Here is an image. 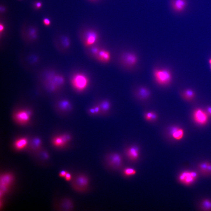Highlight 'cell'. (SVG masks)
<instances>
[{
	"instance_id": "obj_8",
	"label": "cell",
	"mask_w": 211,
	"mask_h": 211,
	"mask_svg": "<svg viewBox=\"0 0 211 211\" xmlns=\"http://www.w3.org/2000/svg\"><path fill=\"white\" fill-rule=\"evenodd\" d=\"M193 117L194 122L200 125H206L208 121V114L202 109L198 108L193 112Z\"/></svg>"
},
{
	"instance_id": "obj_32",
	"label": "cell",
	"mask_w": 211,
	"mask_h": 211,
	"mask_svg": "<svg viewBox=\"0 0 211 211\" xmlns=\"http://www.w3.org/2000/svg\"><path fill=\"white\" fill-rule=\"evenodd\" d=\"M211 175V164L209 162L207 170V175Z\"/></svg>"
},
{
	"instance_id": "obj_37",
	"label": "cell",
	"mask_w": 211,
	"mask_h": 211,
	"mask_svg": "<svg viewBox=\"0 0 211 211\" xmlns=\"http://www.w3.org/2000/svg\"><path fill=\"white\" fill-rule=\"evenodd\" d=\"M0 30L1 32L3 31L4 28V25L1 24L0 25Z\"/></svg>"
},
{
	"instance_id": "obj_29",
	"label": "cell",
	"mask_w": 211,
	"mask_h": 211,
	"mask_svg": "<svg viewBox=\"0 0 211 211\" xmlns=\"http://www.w3.org/2000/svg\"><path fill=\"white\" fill-rule=\"evenodd\" d=\"M64 178L65 180L67 181H71L72 178L71 174L70 173L67 172Z\"/></svg>"
},
{
	"instance_id": "obj_26",
	"label": "cell",
	"mask_w": 211,
	"mask_h": 211,
	"mask_svg": "<svg viewBox=\"0 0 211 211\" xmlns=\"http://www.w3.org/2000/svg\"><path fill=\"white\" fill-rule=\"evenodd\" d=\"M154 111H149L146 112L144 114V118L147 121H152Z\"/></svg>"
},
{
	"instance_id": "obj_30",
	"label": "cell",
	"mask_w": 211,
	"mask_h": 211,
	"mask_svg": "<svg viewBox=\"0 0 211 211\" xmlns=\"http://www.w3.org/2000/svg\"><path fill=\"white\" fill-rule=\"evenodd\" d=\"M88 113L91 115H96V112L93 107L90 108L88 110Z\"/></svg>"
},
{
	"instance_id": "obj_2",
	"label": "cell",
	"mask_w": 211,
	"mask_h": 211,
	"mask_svg": "<svg viewBox=\"0 0 211 211\" xmlns=\"http://www.w3.org/2000/svg\"><path fill=\"white\" fill-rule=\"evenodd\" d=\"M89 183L88 177L83 173H79L74 175L71 180V185L75 191L81 193L86 192Z\"/></svg>"
},
{
	"instance_id": "obj_6",
	"label": "cell",
	"mask_w": 211,
	"mask_h": 211,
	"mask_svg": "<svg viewBox=\"0 0 211 211\" xmlns=\"http://www.w3.org/2000/svg\"><path fill=\"white\" fill-rule=\"evenodd\" d=\"M106 162L110 168L114 170L120 169L122 164V159L121 155L116 153L108 154L105 157Z\"/></svg>"
},
{
	"instance_id": "obj_5",
	"label": "cell",
	"mask_w": 211,
	"mask_h": 211,
	"mask_svg": "<svg viewBox=\"0 0 211 211\" xmlns=\"http://www.w3.org/2000/svg\"><path fill=\"white\" fill-rule=\"evenodd\" d=\"M82 42L85 47H89L98 41L99 36L98 33L93 29H89L84 32L82 37Z\"/></svg>"
},
{
	"instance_id": "obj_28",
	"label": "cell",
	"mask_w": 211,
	"mask_h": 211,
	"mask_svg": "<svg viewBox=\"0 0 211 211\" xmlns=\"http://www.w3.org/2000/svg\"><path fill=\"white\" fill-rule=\"evenodd\" d=\"M33 146L37 148L40 146V140L38 139H36L34 140Z\"/></svg>"
},
{
	"instance_id": "obj_16",
	"label": "cell",
	"mask_w": 211,
	"mask_h": 211,
	"mask_svg": "<svg viewBox=\"0 0 211 211\" xmlns=\"http://www.w3.org/2000/svg\"><path fill=\"white\" fill-rule=\"evenodd\" d=\"M58 106L60 110L64 112H69L72 109V106L70 101L67 99L61 100L58 103Z\"/></svg>"
},
{
	"instance_id": "obj_22",
	"label": "cell",
	"mask_w": 211,
	"mask_h": 211,
	"mask_svg": "<svg viewBox=\"0 0 211 211\" xmlns=\"http://www.w3.org/2000/svg\"><path fill=\"white\" fill-rule=\"evenodd\" d=\"M200 206L203 210H211V200L208 199L203 200L201 203Z\"/></svg>"
},
{
	"instance_id": "obj_38",
	"label": "cell",
	"mask_w": 211,
	"mask_h": 211,
	"mask_svg": "<svg viewBox=\"0 0 211 211\" xmlns=\"http://www.w3.org/2000/svg\"><path fill=\"white\" fill-rule=\"evenodd\" d=\"M210 62L211 64V59L210 60Z\"/></svg>"
},
{
	"instance_id": "obj_21",
	"label": "cell",
	"mask_w": 211,
	"mask_h": 211,
	"mask_svg": "<svg viewBox=\"0 0 211 211\" xmlns=\"http://www.w3.org/2000/svg\"><path fill=\"white\" fill-rule=\"evenodd\" d=\"M27 143V139L25 137H22L16 140L14 143V145L17 149L20 150L25 147Z\"/></svg>"
},
{
	"instance_id": "obj_24",
	"label": "cell",
	"mask_w": 211,
	"mask_h": 211,
	"mask_svg": "<svg viewBox=\"0 0 211 211\" xmlns=\"http://www.w3.org/2000/svg\"><path fill=\"white\" fill-rule=\"evenodd\" d=\"M89 47L90 48V50L91 53L93 56L96 58L100 49L98 47L95 46L94 45Z\"/></svg>"
},
{
	"instance_id": "obj_39",
	"label": "cell",
	"mask_w": 211,
	"mask_h": 211,
	"mask_svg": "<svg viewBox=\"0 0 211 211\" xmlns=\"http://www.w3.org/2000/svg\"><path fill=\"white\" fill-rule=\"evenodd\" d=\"M91 0L92 1H95V0Z\"/></svg>"
},
{
	"instance_id": "obj_34",
	"label": "cell",
	"mask_w": 211,
	"mask_h": 211,
	"mask_svg": "<svg viewBox=\"0 0 211 211\" xmlns=\"http://www.w3.org/2000/svg\"><path fill=\"white\" fill-rule=\"evenodd\" d=\"M158 117V115L156 113L154 112L152 117V121H156Z\"/></svg>"
},
{
	"instance_id": "obj_20",
	"label": "cell",
	"mask_w": 211,
	"mask_h": 211,
	"mask_svg": "<svg viewBox=\"0 0 211 211\" xmlns=\"http://www.w3.org/2000/svg\"><path fill=\"white\" fill-rule=\"evenodd\" d=\"M181 96L184 99L187 101H190L194 98L195 93L192 89H188L183 91L181 93Z\"/></svg>"
},
{
	"instance_id": "obj_10",
	"label": "cell",
	"mask_w": 211,
	"mask_h": 211,
	"mask_svg": "<svg viewBox=\"0 0 211 211\" xmlns=\"http://www.w3.org/2000/svg\"><path fill=\"white\" fill-rule=\"evenodd\" d=\"M30 113L28 110H21L17 111L14 115V118L19 123L25 124L28 123L30 118Z\"/></svg>"
},
{
	"instance_id": "obj_1",
	"label": "cell",
	"mask_w": 211,
	"mask_h": 211,
	"mask_svg": "<svg viewBox=\"0 0 211 211\" xmlns=\"http://www.w3.org/2000/svg\"><path fill=\"white\" fill-rule=\"evenodd\" d=\"M153 76L155 83L160 86H168L172 81V73L166 68H154L153 71Z\"/></svg>"
},
{
	"instance_id": "obj_35",
	"label": "cell",
	"mask_w": 211,
	"mask_h": 211,
	"mask_svg": "<svg viewBox=\"0 0 211 211\" xmlns=\"http://www.w3.org/2000/svg\"><path fill=\"white\" fill-rule=\"evenodd\" d=\"M207 113L209 115L211 116V106H208L207 108Z\"/></svg>"
},
{
	"instance_id": "obj_14",
	"label": "cell",
	"mask_w": 211,
	"mask_h": 211,
	"mask_svg": "<svg viewBox=\"0 0 211 211\" xmlns=\"http://www.w3.org/2000/svg\"><path fill=\"white\" fill-rule=\"evenodd\" d=\"M69 137L66 134L57 136L53 139L52 143L54 145L58 147H62L69 142Z\"/></svg>"
},
{
	"instance_id": "obj_36",
	"label": "cell",
	"mask_w": 211,
	"mask_h": 211,
	"mask_svg": "<svg viewBox=\"0 0 211 211\" xmlns=\"http://www.w3.org/2000/svg\"><path fill=\"white\" fill-rule=\"evenodd\" d=\"M42 4L40 2H37L35 4V7L37 8H39L41 7Z\"/></svg>"
},
{
	"instance_id": "obj_27",
	"label": "cell",
	"mask_w": 211,
	"mask_h": 211,
	"mask_svg": "<svg viewBox=\"0 0 211 211\" xmlns=\"http://www.w3.org/2000/svg\"><path fill=\"white\" fill-rule=\"evenodd\" d=\"M96 115L100 113L101 110L99 104H97L93 107Z\"/></svg>"
},
{
	"instance_id": "obj_19",
	"label": "cell",
	"mask_w": 211,
	"mask_h": 211,
	"mask_svg": "<svg viewBox=\"0 0 211 211\" xmlns=\"http://www.w3.org/2000/svg\"><path fill=\"white\" fill-rule=\"evenodd\" d=\"M98 104L101 110L100 113L102 114L108 113L111 108V103L107 99L101 101Z\"/></svg>"
},
{
	"instance_id": "obj_4",
	"label": "cell",
	"mask_w": 211,
	"mask_h": 211,
	"mask_svg": "<svg viewBox=\"0 0 211 211\" xmlns=\"http://www.w3.org/2000/svg\"><path fill=\"white\" fill-rule=\"evenodd\" d=\"M120 60L123 66L130 69L136 65L138 61V58L137 55L135 53L126 51L122 52L121 54Z\"/></svg>"
},
{
	"instance_id": "obj_11",
	"label": "cell",
	"mask_w": 211,
	"mask_h": 211,
	"mask_svg": "<svg viewBox=\"0 0 211 211\" xmlns=\"http://www.w3.org/2000/svg\"><path fill=\"white\" fill-rule=\"evenodd\" d=\"M13 179L12 176L9 173H6L1 176L0 180V196L7 191Z\"/></svg>"
},
{
	"instance_id": "obj_23",
	"label": "cell",
	"mask_w": 211,
	"mask_h": 211,
	"mask_svg": "<svg viewBox=\"0 0 211 211\" xmlns=\"http://www.w3.org/2000/svg\"><path fill=\"white\" fill-rule=\"evenodd\" d=\"M209 162H204L200 163L198 166L200 172L204 175L207 176V170Z\"/></svg>"
},
{
	"instance_id": "obj_12",
	"label": "cell",
	"mask_w": 211,
	"mask_h": 211,
	"mask_svg": "<svg viewBox=\"0 0 211 211\" xmlns=\"http://www.w3.org/2000/svg\"><path fill=\"white\" fill-rule=\"evenodd\" d=\"M169 133L171 138L176 140L182 139L184 135L183 130L176 126L170 127L169 130Z\"/></svg>"
},
{
	"instance_id": "obj_17",
	"label": "cell",
	"mask_w": 211,
	"mask_h": 211,
	"mask_svg": "<svg viewBox=\"0 0 211 211\" xmlns=\"http://www.w3.org/2000/svg\"><path fill=\"white\" fill-rule=\"evenodd\" d=\"M61 208L63 210L71 211L74 208L73 202L70 199L65 198L60 203Z\"/></svg>"
},
{
	"instance_id": "obj_13",
	"label": "cell",
	"mask_w": 211,
	"mask_h": 211,
	"mask_svg": "<svg viewBox=\"0 0 211 211\" xmlns=\"http://www.w3.org/2000/svg\"><path fill=\"white\" fill-rule=\"evenodd\" d=\"M111 58L109 52L106 49H100L96 58L99 62L106 63L110 62Z\"/></svg>"
},
{
	"instance_id": "obj_7",
	"label": "cell",
	"mask_w": 211,
	"mask_h": 211,
	"mask_svg": "<svg viewBox=\"0 0 211 211\" xmlns=\"http://www.w3.org/2000/svg\"><path fill=\"white\" fill-rule=\"evenodd\" d=\"M198 176L197 173L194 171H184L179 175V181L186 185H190L196 179Z\"/></svg>"
},
{
	"instance_id": "obj_33",
	"label": "cell",
	"mask_w": 211,
	"mask_h": 211,
	"mask_svg": "<svg viewBox=\"0 0 211 211\" xmlns=\"http://www.w3.org/2000/svg\"><path fill=\"white\" fill-rule=\"evenodd\" d=\"M67 172V171L64 170L62 171L59 173V176L60 177H64Z\"/></svg>"
},
{
	"instance_id": "obj_18",
	"label": "cell",
	"mask_w": 211,
	"mask_h": 211,
	"mask_svg": "<svg viewBox=\"0 0 211 211\" xmlns=\"http://www.w3.org/2000/svg\"><path fill=\"white\" fill-rule=\"evenodd\" d=\"M126 153L129 157L132 159H137L139 155V149L138 147L133 146L128 148Z\"/></svg>"
},
{
	"instance_id": "obj_9",
	"label": "cell",
	"mask_w": 211,
	"mask_h": 211,
	"mask_svg": "<svg viewBox=\"0 0 211 211\" xmlns=\"http://www.w3.org/2000/svg\"><path fill=\"white\" fill-rule=\"evenodd\" d=\"M134 95L138 99L144 101L147 100L150 97L151 92L148 87L141 86L136 89L134 92Z\"/></svg>"
},
{
	"instance_id": "obj_3",
	"label": "cell",
	"mask_w": 211,
	"mask_h": 211,
	"mask_svg": "<svg viewBox=\"0 0 211 211\" xmlns=\"http://www.w3.org/2000/svg\"><path fill=\"white\" fill-rule=\"evenodd\" d=\"M70 82L73 88L76 91L81 92L87 89L89 84V80L85 74L78 72L73 75Z\"/></svg>"
},
{
	"instance_id": "obj_15",
	"label": "cell",
	"mask_w": 211,
	"mask_h": 211,
	"mask_svg": "<svg viewBox=\"0 0 211 211\" xmlns=\"http://www.w3.org/2000/svg\"><path fill=\"white\" fill-rule=\"evenodd\" d=\"M187 5V0H173L172 3V6L173 10L177 12L183 11Z\"/></svg>"
},
{
	"instance_id": "obj_25",
	"label": "cell",
	"mask_w": 211,
	"mask_h": 211,
	"mask_svg": "<svg viewBox=\"0 0 211 211\" xmlns=\"http://www.w3.org/2000/svg\"><path fill=\"white\" fill-rule=\"evenodd\" d=\"M123 172L125 175L129 176L135 174L136 173V171L133 168H127L124 170Z\"/></svg>"
},
{
	"instance_id": "obj_31",
	"label": "cell",
	"mask_w": 211,
	"mask_h": 211,
	"mask_svg": "<svg viewBox=\"0 0 211 211\" xmlns=\"http://www.w3.org/2000/svg\"><path fill=\"white\" fill-rule=\"evenodd\" d=\"M43 23L46 26H49L50 24V21L47 18H45L43 20Z\"/></svg>"
}]
</instances>
